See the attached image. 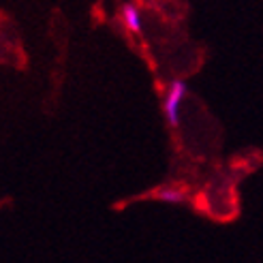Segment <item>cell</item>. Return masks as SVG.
<instances>
[{
  "instance_id": "obj_2",
  "label": "cell",
  "mask_w": 263,
  "mask_h": 263,
  "mask_svg": "<svg viewBox=\"0 0 263 263\" xmlns=\"http://www.w3.org/2000/svg\"><path fill=\"white\" fill-rule=\"evenodd\" d=\"M154 197L163 203H169V205H184L189 201V193L180 186H163V189L156 191Z\"/></svg>"
},
{
  "instance_id": "obj_3",
  "label": "cell",
  "mask_w": 263,
  "mask_h": 263,
  "mask_svg": "<svg viewBox=\"0 0 263 263\" xmlns=\"http://www.w3.org/2000/svg\"><path fill=\"white\" fill-rule=\"evenodd\" d=\"M120 15H122L124 26H126V28H128L130 32H141L143 22H141V13H139V9H137L135 5L126 3V5L120 9Z\"/></svg>"
},
{
  "instance_id": "obj_1",
  "label": "cell",
  "mask_w": 263,
  "mask_h": 263,
  "mask_svg": "<svg viewBox=\"0 0 263 263\" xmlns=\"http://www.w3.org/2000/svg\"><path fill=\"white\" fill-rule=\"evenodd\" d=\"M186 92H189V86L182 80H174L172 84H169L167 92H165L163 116H165L167 124L172 128H178L180 122H182V103H184V99H186Z\"/></svg>"
}]
</instances>
